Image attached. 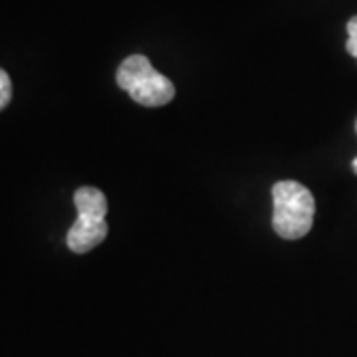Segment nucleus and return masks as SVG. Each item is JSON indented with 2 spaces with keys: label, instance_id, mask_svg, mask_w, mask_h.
<instances>
[{
  "label": "nucleus",
  "instance_id": "nucleus-1",
  "mask_svg": "<svg viewBox=\"0 0 357 357\" xmlns=\"http://www.w3.org/2000/svg\"><path fill=\"white\" fill-rule=\"evenodd\" d=\"M272 227L276 234L286 241H298L306 236L312 230L316 213V201L310 189L296 181H280L272 187Z\"/></svg>",
  "mask_w": 357,
  "mask_h": 357
},
{
  "label": "nucleus",
  "instance_id": "nucleus-2",
  "mask_svg": "<svg viewBox=\"0 0 357 357\" xmlns=\"http://www.w3.org/2000/svg\"><path fill=\"white\" fill-rule=\"evenodd\" d=\"M115 79L117 86L131 96V100L145 107H161L175 98L173 82L159 74L151 62L141 54L126 58L117 68Z\"/></svg>",
  "mask_w": 357,
  "mask_h": 357
},
{
  "label": "nucleus",
  "instance_id": "nucleus-3",
  "mask_svg": "<svg viewBox=\"0 0 357 357\" xmlns=\"http://www.w3.org/2000/svg\"><path fill=\"white\" fill-rule=\"evenodd\" d=\"M74 204L77 208V218L68 230L66 243L72 252L86 255L107 236V199L96 187H82L74 195Z\"/></svg>",
  "mask_w": 357,
  "mask_h": 357
},
{
  "label": "nucleus",
  "instance_id": "nucleus-4",
  "mask_svg": "<svg viewBox=\"0 0 357 357\" xmlns=\"http://www.w3.org/2000/svg\"><path fill=\"white\" fill-rule=\"evenodd\" d=\"M13 98V84L4 70H0V109H4Z\"/></svg>",
  "mask_w": 357,
  "mask_h": 357
},
{
  "label": "nucleus",
  "instance_id": "nucleus-5",
  "mask_svg": "<svg viewBox=\"0 0 357 357\" xmlns=\"http://www.w3.org/2000/svg\"><path fill=\"white\" fill-rule=\"evenodd\" d=\"M347 42H345V50L349 56H354L357 60V16H354L349 22H347Z\"/></svg>",
  "mask_w": 357,
  "mask_h": 357
},
{
  "label": "nucleus",
  "instance_id": "nucleus-6",
  "mask_svg": "<svg viewBox=\"0 0 357 357\" xmlns=\"http://www.w3.org/2000/svg\"><path fill=\"white\" fill-rule=\"evenodd\" d=\"M356 131H357V121H356ZM351 169H354V173L357 175V157L351 161Z\"/></svg>",
  "mask_w": 357,
  "mask_h": 357
}]
</instances>
